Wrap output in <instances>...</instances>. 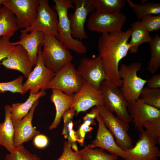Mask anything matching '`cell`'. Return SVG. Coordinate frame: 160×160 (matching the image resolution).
<instances>
[{
    "mask_svg": "<svg viewBox=\"0 0 160 160\" xmlns=\"http://www.w3.org/2000/svg\"><path fill=\"white\" fill-rule=\"evenodd\" d=\"M19 29L15 17L8 8L2 6L0 11V37L10 38Z\"/></svg>",
    "mask_w": 160,
    "mask_h": 160,
    "instance_id": "25",
    "label": "cell"
},
{
    "mask_svg": "<svg viewBox=\"0 0 160 160\" xmlns=\"http://www.w3.org/2000/svg\"><path fill=\"white\" fill-rule=\"evenodd\" d=\"M128 113L135 127L141 132L146 121L160 117V109L146 104L140 98L128 104Z\"/></svg>",
    "mask_w": 160,
    "mask_h": 160,
    "instance_id": "17",
    "label": "cell"
},
{
    "mask_svg": "<svg viewBox=\"0 0 160 160\" xmlns=\"http://www.w3.org/2000/svg\"><path fill=\"white\" fill-rule=\"evenodd\" d=\"M126 19L122 13L112 14L95 10L89 15L88 28L91 31L102 34L117 32L121 31Z\"/></svg>",
    "mask_w": 160,
    "mask_h": 160,
    "instance_id": "11",
    "label": "cell"
},
{
    "mask_svg": "<svg viewBox=\"0 0 160 160\" xmlns=\"http://www.w3.org/2000/svg\"><path fill=\"white\" fill-rule=\"evenodd\" d=\"M84 81L100 89L101 83L106 80L102 61L99 56L81 58L77 69Z\"/></svg>",
    "mask_w": 160,
    "mask_h": 160,
    "instance_id": "15",
    "label": "cell"
},
{
    "mask_svg": "<svg viewBox=\"0 0 160 160\" xmlns=\"http://www.w3.org/2000/svg\"><path fill=\"white\" fill-rule=\"evenodd\" d=\"M42 47L40 45L39 47L37 62L35 68L23 84L24 94L28 90L29 94H32L37 93L40 90L45 91L48 84L55 74L44 64L41 55Z\"/></svg>",
    "mask_w": 160,
    "mask_h": 160,
    "instance_id": "10",
    "label": "cell"
},
{
    "mask_svg": "<svg viewBox=\"0 0 160 160\" xmlns=\"http://www.w3.org/2000/svg\"><path fill=\"white\" fill-rule=\"evenodd\" d=\"M145 132L160 145V117L146 121L143 125Z\"/></svg>",
    "mask_w": 160,
    "mask_h": 160,
    "instance_id": "34",
    "label": "cell"
},
{
    "mask_svg": "<svg viewBox=\"0 0 160 160\" xmlns=\"http://www.w3.org/2000/svg\"><path fill=\"white\" fill-rule=\"evenodd\" d=\"M39 100L34 104L28 114L20 120L12 121L15 129L14 145L15 147L31 140L40 132L33 127L32 120Z\"/></svg>",
    "mask_w": 160,
    "mask_h": 160,
    "instance_id": "19",
    "label": "cell"
},
{
    "mask_svg": "<svg viewBox=\"0 0 160 160\" xmlns=\"http://www.w3.org/2000/svg\"><path fill=\"white\" fill-rule=\"evenodd\" d=\"M139 98L148 105L160 109V89L144 87Z\"/></svg>",
    "mask_w": 160,
    "mask_h": 160,
    "instance_id": "31",
    "label": "cell"
},
{
    "mask_svg": "<svg viewBox=\"0 0 160 160\" xmlns=\"http://www.w3.org/2000/svg\"><path fill=\"white\" fill-rule=\"evenodd\" d=\"M96 107L119 146L125 151L132 148L133 142L128 133L129 128L128 123L115 116L104 105Z\"/></svg>",
    "mask_w": 160,
    "mask_h": 160,
    "instance_id": "7",
    "label": "cell"
},
{
    "mask_svg": "<svg viewBox=\"0 0 160 160\" xmlns=\"http://www.w3.org/2000/svg\"><path fill=\"white\" fill-rule=\"evenodd\" d=\"M100 89L104 105L109 111L115 112L118 117L128 123L132 121L127 110L128 103L121 90L112 83L105 80L101 83Z\"/></svg>",
    "mask_w": 160,
    "mask_h": 160,
    "instance_id": "5",
    "label": "cell"
},
{
    "mask_svg": "<svg viewBox=\"0 0 160 160\" xmlns=\"http://www.w3.org/2000/svg\"><path fill=\"white\" fill-rule=\"evenodd\" d=\"M46 95L44 91L40 90L36 94H29L27 100L22 103H17L12 105L11 118L12 121L20 120L26 116L35 103Z\"/></svg>",
    "mask_w": 160,
    "mask_h": 160,
    "instance_id": "24",
    "label": "cell"
},
{
    "mask_svg": "<svg viewBox=\"0 0 160 160\" xmlns=\"http://www.w3.org/2000/svg\"><path fill=\"white\" fill-rule=\"evenodd\" d=\"M135 14L138 21L147 15H158L160 14V3L147 2L144 4L135 3L129 0L126 1Z\"/></svg>",
    "mask_w": 160,
    "mask_h": 160,
    "instance_id": "28",
    "label": "cell"
},
{
    "mask_svg": "<svg viewBox=\"0 0 160 160\" xmlns=\"http://www.w3.org/2000/svg\"><path fill=\"white\" fill-rule=\"evenodd\" d=\"M82 160H117L118 156L100 148H90L87 146L76 152Z\"/></svg>",
    "mask_w": 160,
    "mask_h": 160,
    "instance_id": "27",
    "label": "cell"
},
{
    "mask_svg": "<svg viewBox=\"0 0 160 160\" xmlns=\"http://www.w3.org/2000/svg\"><path fill=\"white\" fill-rule=\"evenodd\" d=\"M1 65L7 69L20 72L26 78L33 67L26 51L20 45L13 47L8 56L2 61Z\"/></svg>",
    "mask_w": 160,
    "mask_h": 160,
    "instance_id": "18",
    "label": "cell"
},
{
    "mask_svg": "<svg viewBox=\"0 0 160 160\" xmlns=\"http://www.w3.org/2000/svg\"><path fill=\"white\" fill-rule=\"evenodd\" d=\"M95 118L98 123L96 135L95 139L87 146L92 148H99L124 159L125 156V151L117 144L113 135L105 126L98 112Z\"/></svg>",
    "mask_w": 160,
    "mask_h": 160,
    "instance_id": "16",
    "label": "cell"
},
{
    "mask_svg": "<svg viewBox=\"0 0 160 160\" xmlns=\"http://www.w3.org/2000/svg\"><path fill=\"white\" fill-rule=\"evenodd\" d=\"M41 55L45 65L55 73L71 62L70 52L54 36L44 33Z\"/></svg>",
    "mask_w": 160,
    "mask_h": 160,
    "instance_id": "3",
    "label": "cell"
},
{
    "mask_svg": "<svg viewBox=\"0 0 160 160\" xmlns=\"http://www.w3.org/2000/svg\"><path fill=\"white\" fill-rule=\"evenodd\" d=\"M75 5L74 12L70 14L69 19L73 37L81 41L88 36L84 29V24L88 15L95 10L92 0H72Z\"/></svg>",
    "mask_w": 160,
    "mask_h": 160,
    "instance_id": "14",
    "label": "cell"
},
{
    "mask_svg": "<svg viewBox=\"0 0 160 160\" xmlns=\"http://www.w3.org/2000/svg\"><path fill=\"white\" fill-rule=\"evenodd\" d=\"M10 38L6 36L0 37V65L2 61L8 55L15 45L10 41Z\"/></svg>",
    "mask_w": 160,
    "mask_h": 160,
    "instance_id": "36",
    "label": "cell"
},
{
    "mask_svg": "<svg viewBox=\"0 0 160 160\" xmlns=\"http://www.w3.org/2000/svg\"><path fill=\"white\" fill-rule=\"evenodd\" d=\"M5 118L0 123V145L3 146L9 152L15 148L14 145L15 129L11 118V106L4 107Z\"/></svg>",
    "mask_w": 160,
    "mask_h": 160,
    "instance_id": "22",
    "label": "cell"
},
{
    "mask_svg": "<svg viewBox=\"0 0 160 160\" xmlns=\"http://www.w3.org/2000/svg\"><path fill=\"white\" fill-rule=\"evenodd\" d=\"M157 144V141L143 129L135 146L125 151L123 160H157L160 156V151Z\"/></svg>",
    "mask_w": 160,
    "mask_h": 160,
    "instance_id": "12",
    "label": "cell"
},
{
    "mask_svg": "<svg viewBox=\"0 0 160 160\" xmlns=\"http://www.w3.org/2000/svg\"><path fill=\"white\" fill-rule=\"evenodd\" d=\"M147 87L154 89H160V74L153 75L147 81Z\"/></svg>",
    "mask_w": 160,
    "mask_h": 160,
    "instance_id": "41",
    "label": "cell"
},
{
    "mask_svg": "<svg viewBox=\"0 0 160 160\" xmlns=\"http://www.w3.org/2000/svg\"><path fill=\"white\" fill-rule=\"evenodd\" d=\"M98 111L96 107L93 108L89 113H87L83 117L84 123L87 126L95 125L96 123L94 119L96 118Z\"/></svg>",
    "mask_w": 160,
    "mask_h": 160,
    "instance_id": "40",
    "label": "cell"
},
{
    "mask_svg": "<svg viewBox=\"0 0 160 160\" xmlns=\"http://www.w3.org/2000/svg\"><path fill=\"white\" fill-rule=\"evenodd\" d=\"M151 57L148 64V69L152 73H155L160 67V37L156 34L149 43Z\"/></svg>",
    "mask_w": 160,
    "mask_h": 160,
    "instance_id": "30",
    "label": "cell"
},
{
    "mask_svg": "<svg viewBox=\"0 0 160 160\" xmlns=\"http://www.w3.org/2000/svg\"><path fill=\"white\" fill-rule=\"evenodd\" d=\"M58 17L56 11L50 7L48 0H39L36 18L29 28L21 33H30L37 30L44 33L58 36Z\"/></svg>",
    "mask_w": 160,
    "mask_h": 160,
    "instance_id": "8",
    "label": "cell"
},
{
    "mask_svg": "<svg viewBox=\"0 0 160 160\" xmlns=\"http://www.w3.org/2000/svg\"><path fill=\"white\" fill-rule=\"evenodd\" d=\"M1 7H2V5L0 4V11Z\"/></svg>",
    "mask_w": 160,
    "mask_h": 160,
    "instance_id": "43",
    "label": "cell"
},
{
    "mask_svg": "<svg viewBox=\"0 0 160 160\" xmlns=\"http://www.w3.org/2000/svg\"><path fill=\"white\" fill-rule=\"evenodd\" d=\"M23 78L20 76L12 81L7 82H0V92L4 94L9 92L18 93L22 95L24 93L23 89Z\"/></svg>",
    "mask_w": 160,
    "mask_h": 160,
    "instance_id": "33",
    "label": "cell"
},
{
    "mask_svg": "<svg viewBox=\"0 0 160 160\" xmlns=\"http://www.w3.org/2000/svg\"><path fill=\"white\" fill-rule=\"evenodd\" d=\"M130 37L129 28L125 31L102 34L99 39L98 56L102 61L106 80L118 87L122 84L119 76V64L129 50L128 41Z\"/></svg>",
    "mask_w": 160,
    "mask_h": 160,
    "instance_id": "1",
    "label": "cell"
},
{
    "mask_svg": "<svg viewBox=\"0 0 160 160\" xmlns=\"http://www.w3.org/2000/svg\"><path fill=\"white\" fill-rule=\"evenodd\" d=\"M76 114V111L73 108H70L63 114L64 125L62 135L67 139L71 148L74 151H78L76 142L77 141L76 132L73 129V119Z\"/></svg>",
    "mask_w": 160,
    "mask_h": 160,
    "instance_id": "26",
    "label": "cell"
},
{
    "mask_svg": "<svg viewBox=\"0 0 160 160\" xmlns=\"http://www.w3.org/2000/svg\"><path fill=\"white\" fill-rule=\"evenodd\" d=\"M131 39L128 43L130 46L129 50L132 53H137L139 46L145 43H150L152 37L140 21L133 23L131 25Z\"/></svg>",
    "mask_w": 160,
    "mask_h": 160,
    "instance_id": "23",
    "label": "cell"
},
{
    "mask_svg": "<svg viewBox=\"0 0 160 160\" xmlns=\"http://www.w3.org/2000/svg\"><path fill=\"white\" fill-rule=\"evenodd\" d=\"M51 89L50 99L55 105L56 114L53 121L49 127V130L56 128L59 124L63 114L70 108L73 100V96L66 95L59 89Z\"/></svg>",
    "mask_w": 160,
    "mask_h": 160,
    "instance_id": "21",
    "label": "cell"
},
{
    "mask_svg": "<svg viewBox=\"0 0 160 160\" xmlns=\"http://www.w3.org/2000/svg\"><path fill=\"white\" fill-rule=\"evenodd\" d=\"M148 0H141V4H144L146 3L147 2Z\"/></svg>",
    "mask_w": 160,
    "mask_h": 160,
    "instance_id": "42",
    "label": "cell"
},
{
    "mask_svg": "<svg viewBox=\"0 0 160 160\" xmlns=\"http://www.w3.org/2000/svg\"><path fill=\"white\" fill-rule=\"evenodd\" d=\"M9 153L6 155L5 160H41L36 155L29 152L23 144L15 147Z\"/></svg>",
    "mask_w": 160,
    "mask_h": 160,
    "instance_id": "32",
    "label": "cell"
},
{
    "mask_svg": "<svg viewBox=\"0 0 160 160\" xmlns=\"http://www.w3.org/2000/svg\"><path fill=\"white\" fill-rule=\"evenodd\" d=\"M33 143L36 148L43 149L47 146L49 143V140L46 135L39 134L33 138Z\"/></svg>",
    "mask_w": 160,
    "mask_h": 160,
    "instance_id": "39",
    "label": "cell"
},
{
    "mask_svg": "<svg viewBox=\"0 0 160 160\" xmlns=\"http://www.w3.org/2000/svg\"><path fill=\"white\" fill-rule=\"evenodd\" d=\"M73 97V100L70 108L74 109L76 115L94 106L104 105L100 89L86 81H84L80 90Z\"/></svg>",
    "mask_w": 160,
    "mask_h": 160,
    "instance_id": "13",
    "label": "cell"
},
{
    "mask_svg": "<svg viewBox=\"0 0 160 160\" xmlns=\"http://www.w3.org/2000/svg\"><path fill=\"white\" fill-rule=\"evenodd\" d=\"M20 40L13 42L15 45L22 46L26 51L31 60L33 67L36 64L39 46L42 47L44 33L41 31L34 30L28 33H21Z\"/></svg>",
    "mask_w": 160,
    "mask_h": 160,
    "instance_id": "20",
    "label": "cell"
},
{
    "mask_svg": "<svg viewBox=\"0 0 160 160\" xmlns=\"http://www.w3.org/2000/svg\"><path fill=\"white\" fill-rule=\"evenodd\" d=\"M84 81L74 65L71 62L55 73L47 89H57L73 96L80 90Z\"/></svg>",
    "mask_w": 160,
    "mask_h": 160,
    "instance_id": "6",
    "label": "cell"
},
{
    "mask_svg": "<svg viewBox=\"0 0 160 160\" xmlns=\"http://www.w3.org/2000/svg\"><path fill=\"white\" fill-rule=\"evenodd\" d=\"M53 9L58 17V36L57 38L68 49L77 54H85L87 48L81 41L73 38L68 12L70 8H74L72 0H53Z\"/></svg>",
    "mask_w": 160,
    "mask_h": 160,
    "instance_id": "2",
    "label": "cell"
},
{
    "mask_svg": "<svg viewBox=\"0 0 160 160\" xmlns=\"http://www.w3.org/2000/svg\"><path fill=\"white\" fill-rule=\"evenodd\" d=\"M142 67L141 63L134 62L129 65L122 64L119 69V76L122 83L121 90L128 104L139 98L141 92L147 82L146 79L137 76V73Z\"/></svg>",
    "mask_w": 160,
    "mask_h": 160,
    "instance_id": "4",
    "label": "cell"
},
{
    "mask_svg": "<svg viewBox=\"0 0 160 160\" xmlns=\"http://www.w3.org/2000/svg\"><path fill=\"white\" fill-rule=\"evenodd\" d=\"M95 10L99 12L116 14L120 13L124 6V0H92Z\"/></svg>",
    "mask_w": 160,
    "mask_h": 160,
    "instance_id": "29",
    "label": "cell"
},
{
    "mask_svg": "<svg viewBox=\"0 0 160 160\" xmlns=\"http://www.w3.org/2000/svg\"><path fill=\"white\" fill-rule=\"evenodd\" d=\"M140 21L149 32L160 30V14L145 15Z\"/></svg>",
    "mask_w": 160,
    "mask_h": 160,
    "instance_id": "35",
    "label": "cell"
},
{
    "mask_svg": "<svg viewBox=\"0 0 160 160\" xmlns=\"http://www.w3.org/2000/svg\"><path fill=\"white\" fill-rule=\"evenodd\" d=\"M93 127L88 126L83 123L78 129L76 132L77 141L83 146L86 134L93 129Z\"/></svg>",
    "mask_w": 160,
    "mask_h": 160,
    "instance_id": "38",
    "label": "cell"
},
{
    "mask_svg": "<svg viewBox=\"0 0 160 160\" xmlns=\"http://www.w3.org/2000/svg\"><path fill=\"white\" fill-rule=\"evenodd\" d=\"M39 0H0V4L12 12L19 29L30 27L35 20Z\"/></svg>",
    "mask_w": 160,
    "mask_h": 160,
    "instance_id": "9",
    "label": "cell"
},
{
    "mask_svg": "<svg viewBox=\"0 0 160 160\" xmlns=\"http://www.w3.org/2000/svg\"><path fill=\"white\" fill-rule=\"evenodd\" d=\"M57 160H82L81 157L73 151L68 141L64 142L63 152Z\"/></svg>",
    "mask_w": 160,
    "mask_h": 160,
    "instance_id": "37",
    "label": "cell"
}]
</instances>
